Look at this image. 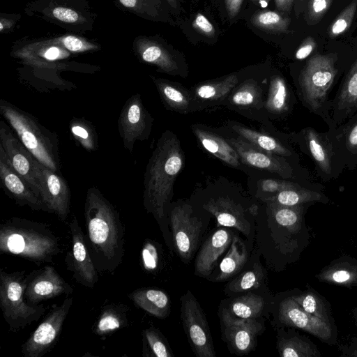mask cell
I'll return each instance as SVG.
<instances>
[{
    "instance_id": "33",
    "label": "cell",
    "mask_w": 357,
    "mask_h": 357,
    "mask_svg": "<svg viewBox=\"0 0 357 357\" xmlns=\"http://www.w3.org/2000/svg\"><path fill=\"white\" fill-rule=\"evenodd\" d=\"M265 200L284 206H293L312 202H325L327 201V198L319 192L301 188L280 191Z\"/></svg>"
},
{
    "instance_id": "34",
    "label": "cell",
    "mask_w": 357,
    "mask_h": 357,
    "mask_svg": "<svg viewBox=\"0 0 357 357\" xmlns=\"http://www.w3.org/2000/svg\"><path fill=\"white\" fill-rule=\"evenodd\" d=\"M227 98L232 106L238 108H254L261 103V90L255 82L248 80L237 89L235 87Z\"/></svg>"
},
{
    "instance_id": "10",
    "label": "cell",
    "mask_w": 357,
    "mask_h": 357,
    "mask_svg": "<svg viewBox=\"0 0 357 357\" xmlns=\"http://www.w3.org/2000/svg\"><path fill=\"white\" fill-rule=\"evenodd\" d=\"M153 121L139 93L127 100L118 119L119 133L127 151L132 153L137 141L149 138Z\"/></svg>"
},
{
    "instance_id": "51",
    "label": "cell",
    "mask_w": 357,
    "mask_h": 357,
    "mask_svg": "<svg viewBox=\"0 0 357 357\" xmlns=\"http://www.w3.org/2000/svg\"><path fill=\"white\" fill-rule=\"evenodd\" d=\"M316 45L317 43L312 37H307L297 49L295 54L296 59L302 60L307 58L314 51Z\"/></svg>"
},
{
    "instance_id": "25",
    "label": "cell",
    "mask_w": 357,
    "mask_h": 357,
    "mask_svg": "<svg viewBox=\"0 0 357 357\" xmlns=\"http://www.w3.org/2000/svg\"><path fill=\"white\" fill-rule=\"evenodd\" d=\"M128 297L139 307L150 314L165 319L170 312V300L163 291L152 288L137 289Z\"/></svg>"
},
{
    "instance_id": "54",
    "label": "cell",
    "mask_w": 357,
    "mask_h": 357,
    "mask_svg": "<svg viewBox=\"0 0 357 357\" xmlns=\"http://www.w3.org/2000/svg\"><path fill=\"white\" fill-rule=\"evenodd\" d=\"M243 0H225L227 14L230 18L235 17L239 13Z\"/></svg>"
},
{
    "instance_id": "40",
    "label": "cell",
    "mask_w": 357,
    "mask_h": 357,
    "mask_svg": "<svg viewBox=\"0 0 357 357\" xmlns=\"http://www.w3.org/2000/svg\"><path fill=\"white\" fill-rule=\"evenodd\" d=\"M278 350L282 357L317 356L319 351L307 342L296 337L282 339L278 342Z\"/></svg>"
},
{
    "instance_id": "28",
    "label": "cell",
    "mask_w": 357,
    "mask_h": 357,
    "mask_svg": "<svg viewBox=\"0 0 357 357\" xmlns=\"http://www.w3.org/2000/svg\"><path fill=\"white\" fill-rule=\"evenodd\" d=\"M303 137L307 150L318 168L326 176H331L333 153L329 142L323 135L310 128L304 130Z\"/></svg>"
},
{
    "instance_id": "26",
    "label": "cell",
    "mask_w": 357,
    "mask_h": 357,
    "mask_svg": "<svg viewBox=\"0 0 357 357\" xmlns=\"http://www.w3.org/2000/svg\"><path fill=\"white\" fill-rule=\"evenodd\" d=\"M238 81L236 75L231 74L221 79L200 84L194 89L193 92H190L192 103L197 102L208 105L220 102L231 93Z\"/></svg>"
},
{
    "instance_id": "21",
    "label": "cell",
    "mask_w": 357,
    "mask_h": 357,
    "mask_svg": "<svg viewBox=\"0 0 357 357\" xmlns=\"http://www.w3.org/2000/svg\"><path fill=\"white\" fill-rule=\"evenodd\" d=\"M232 241V232L225 228L214 231L204 242L195 259V274L200 277L208 276L218 259Z\"/></svg>"
},
{
    "instance_id": "15",
    "label": "cell",
    "mask_w": 357,
    "mask_h": 357,
    "mask_svg": "<svg viewBox=\"0 0 357 357\" xmlns=\"http://www.w3.org/2000/svg\"><path fill=\"white\" fill-rule=\"evenodd\" d=\"M73 292V287L52 266L47 265L26 275L24 298L29 305H38L42 301Z\"/></svg>"
},
{
    "instance_id": "35",
    "label": "cell",
    "mask_w": 357,
    "mask_h": 357,
    "mask_svg": "<svg viewBox=\"0 0 357 357\" xmlns=\"http://www.w3.org/2000/svg\"><path fill=\"white\" fill-rule=\"evenodd\" d=\"M264 306V299L259 295L249 293L235 298L227 310L232 316L239 319H257Z\"/></svg>"
},
{
    "instance_id": "12",
    "label": "cell",
    "mask_w": 357,
    "mask_h": 357,
    "mask_svg": "<svg viewBox=\"0 0 357 357\" xmlns=\"http://www.w3.org/2000/svg\"><path fill=\"white\" fill-rule=\"evenodd\" d=\"M40 197L48 213H54L65 221L70 213V192L66 181L56 172L35 159Z\"/></svg>"
},
{
    "instance_id": "37",
    "label": "cell",
    "mask_w": 357,
    "mask_h": 357,
    "mask_svg": "<svg viewBox=\"0 0 357 357\" xmlns=\"http://www.w3.org/2000/svg\"><path fill=\"white\" fill-rule=\"evenodd\" d=\"M121 9L151 21H168L162 9L149 0H114Z\"/></svg>"
},
{
    "instance_id": "59",
    "label": "cell",
    "mask_w": 357,
    "mask_h": 357,
    "mask_svg": "<svg viewBox=\"0 0 357 357\" xmlns=\"http://www.w3.org/2000/svg\"><path fill=\"white\" fill-rule=\"evenodd\" d=\"M304 0H297V3H298V2H303Z\"/></svg>"
},
{
    "instance_id": "8",
    "label": "cell",
    "mask_w": 357,
    "mask_h": 357,
    "mask_svg": "<svg viewBox=\"0 0 357 357\" xmlns=\"http://www.w3.org/2000/svg\"><path fill=\"white\" fill-rule=\"evenodd\" d=\"M181 317L188 341L197 357H214L210 328L199 303L190 291L181 298Z\"/></svg>"
},
{
    "instance_id": "57",
    "label": "cell",
    "mask_w": 357,
    "mask_h": 357,
    "mask_svg": "<svg viewBox=\"0 0 357 357\" xmlns=\"http://www.w3.org/2000/svg\"><path fill=\"white\" fill-rule=\"evenodd\" d=\"M153 4H155L158 8L163 10V3L162 0H149Z\"/></svg>"
},
{
    "instance_id": "31",
    "label": "cell",
    "mask_w": 357,
    "mask_h": 357,
    "mask_svg": "<svg viewBox=\"0 0 357 357\" xmlns=\"http://www.w3.org/2000/svg\"><path fill=\"white\" fill-rule=\"evenodd\" d=\"M239 239L234 236L230 249L220 264V273L215 281H224L238 273L248 260V252L243 243L239 250Z\"/></svg>"
},
{
    "instance_id": "6",
    "label": "cell",
    "mask_w": 357,
    "mask_h": 357,
    "mask_svg": "<svg viewBox=\"0 0 357 357\" xmlns=\"http://www.w3.org/2000/svg\"><path fill=\"white\" fill-rule=\"evenodd\" d=\"M25 13L73 33L92 30L96 17L85 0H31Z\"/></svg>"
},
{
    "instance_id": "27",
    "label": "cell",
    "mask_w": 357,
    "mask_h": 357,
    "mask_svg": "<svg viewBox=\"0 0 357 357\" xmlns=\"http://www.w3.org/2000/svg\"><path fill=\"white\" fill-rule=\"evenodd\" d=\"M165 106L179 113H187L191 110L192 98L182 86L167 79L151 77Z\"/></svg>"
},
{
    "instance_id": "38",
    "label": "cell",
    "mask_w": 357,
    "mask_h": 357,
    "mask_svg": "<svg viewBox=\"0 0 357 357\" xmlns=\"http://www.w3.org/2000/svg\"><path fill=\"white\" fill-rule=\"evenodd\" d=\"M71 52L73 54L89 53L98 51L101 46L93 40L77 34H64L48 38Z\"/></svg>"
},
{
    "instance_id": "36",
    "label": "cell",
    "mask_w": 357,
    "mask_h": 357,
    "mask_svg": "<svg viewBox=\"0 0 357 357\" xmlns=\"http://www.w3.org/2000/svg\"><path fill=\"white\" fill-rule=\"evenodd\" d=\"M251 23L257 29L269 33H285L291 20L280 13L269 10H258L250 18Z\"/></svg>"
},
{
    "instance_id": "32",
    "label": "cell",
    "mask_w": 357,
    "mask_h": 357,
    "mask_svg": "<svg viewBox=\"0 0 357 357\" xmlns=\"http://www.w3.org/2000/svg\"><path fill=\"white\" fill-rule=\"evenodd\" d=\"M264 105L266 110L273 114H281L288 109L289 90L284 78L280 75H273L271 78Z\"/></svg>"
},
{
    "instance_id": "42",
    "label": "cell",
    "mask_w": 357,
    "mask_h": 357,
    "mask_svg": "<svg viewBox=\"0 0 357 357\" xmlns=\"http://www.w3.org/2000/svg\"><path fill=\"white\" fill-rule=\"evenodd\" d=\"M264 274L261 267L255 264L252 269L248 270L229 284L230 291L236 293L243 292L257 288L261 283Z\"/></svg>"
},
{
    "instance_id": "7",
    "label": "cell",
    "mask_w": 357,
    "mask_h": 357,
    "mask_svg": "<svg viewBox=\"0 0 357 357\" xmlns=\"http://www.w3.org/2000/svg\"><path fill=\"white\" fill-rule=\"evenodd\" d=\"M336 54H315L302 69L299 85L302 96L307 105L318 111L325 102L337 70Z\"/></svg>"
},
{
    "instance_id": "43",
    "label": "cell",
    "mask_w": 357,
    "mask_h": 357,
    "mask_svg": "<svg viewBox=\"0 0 357 357\" xmlns=\"http://www.w3.org/2000/svg\"><path fill=\"white\" fill-rule=\"evenodd\" d=\"M292 298L306 312L329 322L328 310L324 301L314 293L306 292Z\"/></svg>"
},
{
    "instance_id": "47",
    "label": "cell",
    "mask_w": 357,
    "mask_h": 357,
    "mask_svg": "<svg viewBox=\"0 0 357 357\" xmlns=\"http://www.w3.org/2000/svg\"><path fill=\"white\" fill-rule=\"evenodd\" d=\"M332 0H309L305 14L310 25L318 23L331 7Z\"/></svg>"
},
{
    "instance_id": "1",
    "label": "cell",
    "mask_w": 357,
    "mask_h": 357,
    "mask_svg": "<svg viewBox=\"0 0 357 357\" xmlns=\"http://www.w3.org/2000/svg\"><path fill=\"white\" fill-rule=\"evenodd\" d=\"M86 245L98 273H113L125 255V231L119 213L96 187L84 203Z\"/></svg>"
},
{
    "instance_id": "18",
    "label": "cell",
    "mask_w": 357,
    "mask_h": 357,
    "mask_svg": "<svg viewBox=\"0 0 357 357\" xmlns=\"http://www.w3.org/2000/svg\"><path fill=\"white\" fill-rule=\"evenodd\" d=\"M132 50L141 62L155 66L159 71L169 75H182L174 55L157 38L137 36L132 43Z\"/></svg>"
},
{
    "instance_id": "22",
    "label": "cell",
    "mask_w": 357,
    "mask_h": 357,
    "mask_svg": "<svg viewBox=\"0 0 357 357\" xmlns=\"http://www.w3.org/2000/svg\"><path fill=\"white\" fill-rule=\"evenodd\" d=\"M204 208L216 218L220 225L238 229L245 236L250 232V225L246 220L243 211L228 198L211 199Z\"/></svg>"
},
{
    "instance_id": "55",
    "label": "cell",
    "mask_w": 357,
    "mask_h": 357,
    "mask_svg": "<svg viewBox=\"0 0 357 357\" xmlns=\"http://www.w3.org/2000/svg\"><path fill=\"white\" fill-rule=\"evenodd\" d=\"M294 0H275L278 10L283 13H289L292 8Z\"/></svg>"
},
{
    "instance_id": "16",
    "label": "cell",
    "mask_w": 357,
    "mask_h": 357,
    "mask_svg": "<svg viewBox=\"0 0 357 357\" xmlns=\"http://www.w3.org/2000/svg\"><path fill=\"white\" fill-rule=\"evenodd\" d=\"M245 165L277 174L283 178L291 177L292 168L281 156L258 149L240 137H225Z\"/></svg>"
},
{
    "instance_id": "50",
    "label": "cell",
    "mask_w": 357,
    "mask_h": 357,
    "mask_svg": "<svg viewBox=\"0 0 357 357\" xmlns=\"http://www.w3.org/2000/svg\"><path fill=\"white\" fill-rule=\"evenodd\" d=\"M193 28L206 37H213L215 35V28L206 16L197 13L192 22Z\"/></svg>"
},
{
    "instance_id": "56",
    "label": "cell",
    "mask_w": 357,
    "mask_h": 357,
    "mask_svg": "<svg viewBox=\"0 0 357 357\" xmlns=\"http://www.w3.org/2000/svg\"><path fill=\"white\" fill-rule=\"evenodd\" d=\"M171 8L177 10L178 8V0H165Z\"/></svg>"
},
{
    "instance_id": "39",
    "label": "cell",
    "mask_w": 357,
    "mask_h": 357,
    "mask_svg": "<svg viewBox=\"0 0 357 357\" xmlns=\"http://www.w3.org/2000/svg\"><path fill=\"white\" fill-rule=\"evenodd\" d=\"M70 130L73 138L88 151L96 150L98 137L93 126L86 120L73 119L70 123Z\"/></svg>"
},
{
    "instance_id": "13",
    "label": "cell",
    "mask_w": 357,
    "mask_h": 357,
    "mask_svg": "<svg viewBox=\"0 0 357 357\" xmlns=\"http://www.w3.org/2000/svg\"><path fill=\"white\" fill-rule=\"evenodd\" d=\"M169 220L176 250L181 259L188 262L197 248L202 222L193 215L192 207L185 204L174 206Z\"/></svg>"
},
{
    "instance_id": "52",
    "label": "cell",
    "mask_w": 357,
    "mask_h": 357,
    "mask_svg": "<svg viewBox=\"0 0 357 357\" xmlns=\"http://www.w3.org/2000/svg\"><path fill=\"white\" fill-rule=\"evenodd\" d=\"M21 18L20 14H1L0 32L8 33L13 31L17 21Z\"/></svg>"
},
{
    "instance_id": "20",
    "label": "cell",
    "mask_w": 357,
    "mask_h": 357,
    "mask_svg": "<svg viewBox=\"0 0 357 357\" xmlns=\"http://www.w3.org/2000/svg\"><path fill=\"white\" fill-rule=\"evenodd\" d=\"M279 318L282 323L306 331L323 340L331 337L330 323L304 311L292 297L280 303Z\"/></svg>"
},
{
    "instance_id": "23",
    "label": "cell",
    "mask_w": 357,
    "mask_h": 357,
    "mask_svg": "<svg viewBox=\"0 0 357 357\" xmlns=\"http://www.w3.org/2000/svg\"><path fill=\"white\" fill-rule=\"evenodd\" d=\"M192 130L208 152L230 167L237 168L241 165L237 152L225 138L197 126H192Z\"/></svg>"
},
{
    "instance_id": "17",
    "label": "cell",
    "mask_w": 357,
    "mask_h": 357,
    "mask_svg": "<svg viewBox=\"0 0 357 357\" xmlns=\"http://www.w3.org/2000/svg\"><path fill=\"white\" fill-rule=\"evenodd\" d=\"M225 337L232 350L238 354L252 351L257 336L263 330L262 324L256 319H239L232 316L227 310L222 315Z\"/></svg>"
},
{
    "instance_id": "48",
    "label": "cell",
    "mask_w": 357,
    "mask_h": 357,
    "mask_svg": "<svg viewBox=\"0 0 357 357\" xmlns=\"http://www.w3.org/2000/svg\"><path fill=\"white\" fill-rule=\"evenodd\" d=\"M299 185L286 180L267 178L260 182V189L262 192L276 194L280 191L289 189L301 188Z\"/></svg>"
},
{
    "instance_id": "2",
    "label": "cell",
    "mask_w": 357,
    "mask_h": 357,
    "mask_svg": "<svg viewBox=\"0 0 357 357\" xmlns=\"http://www.w3.org/2000/svg\"><path fill=\"white\" fill-rule=\"evenodd\" d=\"M184 164V154L177 137L165 132L158 139L147 164L144 178L143 204L160 227L173 195L174 183Z\"/></svg>"
},
{
    "instance_id": "41",
    "label": "cell",
    "mask_w": 357,
    "mask_h": 357,
    "mask_svg": "<svg viewBox=\"0 0 357 357\" xmlns=\"http://www.w3.org/2000/svg\"><path fill=\"white\" fill-rule=\"evenodd\" d=\"M272 214L277 223L293 230L299 225L302 217V208L298 206H284L275 202H269Z\"/></svg>"
},
{
    "instance_id": "30",
    "label": "cell",
    "mask_w": 357,
    "mask_h": 357,
    "mask_svg": "<svg viewBox=\"0 0 357 357\" xmlns=\"http://www.w3.org/2000/svg\"><path fill=\"white\" fill-rule=\"evenodd\" d=\"M129 307L124 304H108L102 307L93 328L99 336L108 335L128 324Z\"/></svg>"
},
{
    "instance_id": "44",
    "label": "cell",
    "mask_w": 357,
    "mask_h": 357,
    "mask_svg": "<svg viewBox=\"0 0 357 357\" xmlns=\"http://www.w3.org/2000/svg\"><path fill=\"white\" fill-rule=\"evenodd\" d=\"M144 342L149 347L151 355L157 357H172L173 354L165 339L160 332L150 327L143 331Z\"/></svg>"
},
{
    "instance_id": "58",
    "label": "cell",
    "mask_w": 357,
    "mask_h": 357,
    "mask_svg": "<svg viewBox=\"0 0 357 357\" xmlns=\"http://www.w3.org/2000/svg\"><path fill=\"white\" fill-rule=\"evenodd\" d=\"M271 0H259V3L262 8H265L268 6Z\"/></svg>"
},
{
    "instance_id": "49",
    "label": "cell",
    "mask_w": 357,
    "mask_h": 357,
    "mask_svg": "<svg viewBox=\"0 0 357 357\" xmlns=\"http://www.w3.org/2000/svg\"><path fill=\"white\" fill-rule=\"evenodd\" d=\"M351 120L343 133L344 141L347 150L357 154V115Z\"/></svg>"
},
{
    "instance_id": "3",
    "label": "cell",
    "mask_w": 357,
    "mask_h": 357,
    "mask_svg": "<svg viewBox=\"0 0 357 357\" xmlns=\"http://www.w3.org/2000/svg\"><path fill=\"white\" fill-rule=\"evenodd\" d=\"M0 251L39 265L52 262L60 247L58 238L46 225L13 217L0 226Z\"/></svg>"
},
{
    "instance_id": "4",
    "label": "cell",
    "mask_w": 357,
    "mask_h": 357,
    "mask_svg": "<svg viewBox=\"0 0 357 357\" xmlns=\"http://www.w3.org/2000/svg\"><path fill=\"white\" fill-rule=\"evenodd\" d=\"M0 113L34 158L57 172L60 163L56 134L40 124L32 114L3 99L0 100Z\"/></svg>"
},
{
    "instance_id": "29",
    "label": "cell",
    "mask_w": 357,
    "mask_h": 357,
    "mask_svg": "<svg viewBox=\"0 0 357 357\" xmlns=\"http://www.w3.org/2000/svg\"><path fill=\"white\" fill-rule=\"evenodd\" d=\"M229 127L238 137L254 146L281 157H289L291 152L274 137L248 128L236 122H231Z\"/></svg>"
},
{
    "instance_id": "19",
    "label": "cell",
    "mask_w": 357,
    "mask_h": 357,
    "mask_svg": "<svg viewBox=\"0 0 357 357\" xmlns=\"http://www.w3.org/2000/svg\"><path fill=\"white\" fill-rule=\"evenodd\" d=\"M0 178L6 193L20 206H27L34 211L48 212L42 199L27 182L17 174L2 151L0 150Z\"/></svg>"
},
{
    "instance_id": "53",
    "label": "cell",
    "mask_w": 357,
    "mask_h": 357,
    "mask_svg": "<svg viewBox=\"0 0 357 357\" xmlns=\"http://www.w3.org/2000/svg\"><path fill=\"white\" fill-rule=\"evenodd\" d=\"M143 260L145 268L151 269L157 266L158 255L155 248L150 243L144 246Z\"/></svg>"
},
{
    "instance_id": "14",
    "label": "cell",
    "mask_w": 357,
    "mask_h": 357,
    "mask_svg": "<svg viewBox=\"0 0 357 357\" xmlns=\"http://www.w3.org/2000/svg\"><path fill=\"white\" fill-rule=\"evenodd\" d=\"M0 150L3 151L13 169L40 198L34 162L36 158L3 120L0 121Z\"/></svg>"
},
{
    "instance_id": "24",
    "label": "cell",
    "mask_w": 357,
    "mask_h": 357,
    "mask_svg": "<svg viewBox=\"0 0 357 357\" xmlns=\"http://www.w3.org/2000/svg\"><path fill=\"white\" fill-rule=\"evenodd\" d=\"M357 109V59L351 66L334 102V116L342 122Z\"/></svg>"
},
{
    "instance_id": "45",
    "label": "cell",
    "mask_w": 357,
    "mask_h": 357,
    "mask_svg": "<svg viewBox=\"0 0 357 357\" xmlns=\"http://www.w3.org/2000/svg\"><path fill=\"white\" fill-rule=\"evenodd\" d=\"M357 10V0H352L337 16L328 29L330 38H336L348 30Z\"/></svg>"
},
{
    "instance_id": "11",
    "label": "cell",
    "mask_w": 357,
    "mask_h": 357,
    "mask_svg": "<svg viewBox=\"0 0 357 357\" xmlns=\"http://www.w3.org/2000/svg\"><path fill=\"white\" fill-rule=\"evenodd\" d=\"M71 235V250L65 262L77 282L87 288H93L97 283L98 271L86 245L84 234L74 215L69 224Z\"/></svg>"
},
{
    "instance_id": "5",
    "label": "cell",
    "mask_w": 357,
    "mask_h": 357,
    "mask_svg": "<svg viewBox=\"0 0 357 357\" xmlns=\"http://www.w3.org/2000/svg\"><path fill=\"white\" fill-rule=\"evenodd\" d=\"M26 275L24 271L0 272V305L9 330L17 332L38 321L47 308L43 304L29 305L25 298Z\"/></svg>"
},
{
    "instance_id": "9",
    "label": "cell",
    "mask_w": 357,
    "mask_h": 357,
    "mask_svg": "<svg viewBox=\"0 0 357 357\" xmlns=\"http://www.w3.org/2000/svg\"><path fill=\"white\" fill-rule=\"evenodd\" d=\"M73 303V298L67 297L61 305L50 310L22 345L21 351L24 357H41L55 345Z\"/></svg>"
},
{
    "instance_id": "46",
    "label": "cell",
    "mask_w": 357,
    "mask_h": 357,
    "mask_svg": "<svg viewBox=\"0 0 357 357\" xmlns=\"http://www.w3.org/2000/svg\"><path fill=\"white\" fill-rule=\"evenodd\" d=\"M323 278L337 284H351L357 282V268L337 266L326 271Z\"/></svg>"
}]
</instances>
